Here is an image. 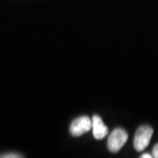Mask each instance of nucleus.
<instances>
[{"instance_id":"f257e3e1","label":"nucleus","mask_w":158,"mask_h":158,"mask_svg":"<svg viewBox=\"0 0 158 158\" xmlns=\"http://www.w3.org/2000/svg\"><path fill=\"white\" fill-rule=\"evenodd\" d=\"M153 135V128L149 125H142L138 128L134 139L135 149L141 152L146 149Z\"/></svg>"},{"instance_id":"f03ea898","label":"nucleus","mask_w":158,"mask_h":158,"mask_svg":"<svg viewBox=\"0 0 158 158\" xmlns=\"http://www.w3.org/2000/svg\"><path fill=\"white\" fill-rule=\"evenodd\" d=\"M128 138V135L124 129L122 128H116L114 129L111 134L109 135L107 145H108V149L110 152L116 153L124 146Z\"/></svg>"},{"instance_id":"7ed1b4c3","label":"nucleus","mask_w":158,"mask_h":158,"mask_svg":"<svg viewBox=\"0 0 158 158\" xmlns=\"http://www.w3.org/2000/svg\"><path fill=\"white\" fill-rule=\"evenodd\" d=\"M91 126L93 122L88 116H80L72 121L70 125V134L73 137H80L85 132L89 131Z\"/></svg>"},{"instance_id":"20e7f679","label":"nucleus","mask_w":158,"mask_h":158,"mask_svg":"<svg viewBox=\"0 0 158 158\" xmlns=\"http://www.w3.org/2000/svg\"><path fill=\"white\" fill-rule=\"evenodd\" d=\"M91 122H93V126H91V129H93V134L94 139L97 140H102L108 135V127L104 124L102 118L98 115H94L93 119H91Z\"/></svg>"},{"instance_id":"39448f33","label":"nucleus","mask_w":158,"mask_h":158,"mask_svg":"<svg viewBox=\"0 0 158 158\" xmlns=\"http://www.w3.org/2000/svg\"><path fill=\"white\" fill-rule=\"evenodd\" d=\"M1 158H20V157H23L22 155L18 153H5V154H1L0 155Z\"/></svg>"},{"instance_id":"423d86ee","label":"nucleus","mask_w":158,"mask_h":158,"mask_svg":"<svg viewBox=\"0 0 158 158\" xmlns=\"http://www.w3.org/2000/svg\"><path fill=\"white\" fill-rule=\"evenodd\" d=\"M152 155H153V157L158 158V144H156L155 146H154L153 151H152Z\"/></svg>"},{"instance_id":"0eeeda50","label":"nucleus","mask_w":158,"mask_h":158,"mask_svg":"<svg viewBox=\"0 0 158 158\" xmlns=\"http://www.w3.org/2000/svg\"><path fill=\"white\" fill-rule=\"evenodd\" d=\"M141 157L142 158H152L153 155L152 154H149V153H144V154H142Z\"/></svg>"}]
</instances>
